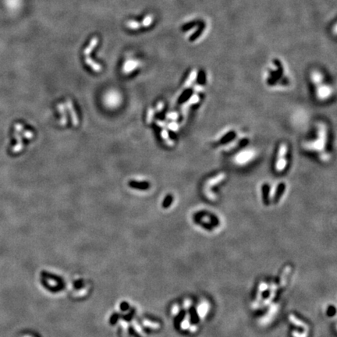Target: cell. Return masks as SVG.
<instances>
[{"label":"cell","instance_id":"6da1fadb","mask_svg":"<svg viewBox=\"0 0 337 337\" xmlns=\"http://www.w3.org/2000/svg\"><path fill=\"white\" fill-rule=\"evenodd\" d=\"M138 62L136 60H127L125 63L124 66V70L126 73H130V71L133 70L137 66H138Z\"/></svg>","mask_w":337,"mask_h":337},{"label":"cell","instance_id":"7a4b0ae2","mask_svg":"<svg viewBox=\"0 0 337 337\" xmlns=\"http://www.w3.org/2000/svg\"><path fill=\"white\" fill-rule=\"evenodd\" d=\"M97 44H98V38H93L91 40L90 44H89L87 48L84 49V51H83V54L85 55V56H88V55L92 52V50H94V48H95Z\"/></svg>","mask_w":337,"mask_h":337},{"label":"cell","instance_id":"3957f363","mask_svg":"<svg viewBox=\"0 0 337 337\" xmlns=\"http://www.w3.org/2000/svg\"><path fill=\"white\" fill-rule=\"evenodd\" d=\"M284 191H285L284 183H280V184L279 185V186H278L277 190H276V195H275V197H274V201L277 202V201H279V199L280 198L281 196L283 195Z\"/></svg>","mask_w":337,"mask_h":337},{"label":"cell","instance_id":"277c9868","mask_svg":"<svg viewBox=\"0 0 337 337\" xmlns=\"http://www.w3.org/2000/svg\"><path fill=\"white\" fill-rule=\"evenodd\" d=\"M126 25H127V27H128L129 29L130 30H137L142 27V24H140V23L137 22L135 20L127 21Z\"/></svg>","mask_w":337,"mask_h":337},{"label":"cell","instance_id":"5b68a950","mask_svg":"<svg viewBox=\"0 0 337 337\" xmlns=\"http://www.w3.org/2000/svg\"><path fill=\"white\" fill-rule=\"evenodd\" d=\"M86 63H87L88 65H89L90 66H92V69L94 70L95 71H100L101 70V66H100L99 64H97V63H95V62L93 61V60H92L91 58H89V57H86Z\"/></svg>","mask_w":337,"mask_h":337},{"label":"cell","instance_id":"8992f818","mask_svg":"<svg viewBox=\"0 0 337 337\" xmlns=\"http://www.w3.org/2000/svg\"><path fill=\"white\" fill-rule=\"evenodd\" d=\"M153 20H154V17H153L152 15H150V14L147 15V16L144 18L143 21H142V27H149V26L152 24Z\"/></svg>","mask_w":337,"mask_h":337},{"label":"cell","instance_id":"52a82bcc","mask_svg":"<svg viewBox=\"0 0 337 337\" xmlns=\"http://www.w3.org/2000/svg\"><path fill=\"white\" fill-rule=\"evenodd\" d=\"M204 27H205V25H204V23H201V27H200L199 29H198V31H196L195 33H194V34H193V35L191 36V41H194V40H196V39L198 38L199 37V36L201 35V34H202L203 31H204Z\"/></svg>","mask_w":337,"mask_h":337},{"label":"cell","instance_id":"ba28073f","mask_svg":"<svg viewBox=\"0 0 337 337\" xmlns=\"http://www.w3.org/2000/svg\"><path fill=\"white\" fill-rule=\"evenodd\" d=\"M289 318H290V321H292V322L294 323V325H296V326H300V327H301V328H304V329L306 328V326H305V325L303 324V323L300 320L297 319V318H296L295 316H294V315H290Z\"/></svg>","mask_w":337,"mask_h":337},{"label":"cell","instance_id":"9c48e42d","mask_svg":"<svg viewBox=\"0 0 337 337\" xmlns=\"http://www.w3.org/2000/svg\"><path fill=\"white\" fill-rule=\"evenodd\" d=\"M130 185L133 186V187L142 188V189L148 188V184L147 183H137V182H131V183H130Z\"/></svg>","mask_w":337,"mask_h":337},{"label":"cell","instance_id":"30bf717a","mask_svg":"<svg viewBox=\"0 0 337 337\" xmlns=\"http://www.w3.org/2000/svg\"><path fill=\"white\" fill-rule=\"evenodd\" d=\"M290 267H286V269H285L284 272H283V276H282V277H281L280 285H284L285 284V282H286V276H287L288 273L290 272Z\"/></svg>","mask_w":337,"mask_h":337},{"label":"cell","instance_id":"8fae6325","mask_svg":"<svg viewBox=\"0 0 337 337\" xmlns=\"http://www.w3.org/2000/svg\"><path fill=\"white\" fill-rule=\"evenodd\" d=\"M234 136H235L234 132H230V133H227V134L226 135V137H224V138H222V142L226 143V142H230V141H231V140L234 137Z\"/></svg>","mask_w":337,"mask_h":337},{"label":"cell","instance_id":"7c38bea8","mask_svg":"<svg viewBox=\"0 0 337 337\" xmlns=\"http://www.w3.org/2000/svg\"><path fill=\"white\" fill-rule=\"evenodd\" d=\"M198 24V21H192V22H191V23H189V24H186V25H185V27L183 28V29H184V30H189L190 28H192V27H194V26L196 25V24Z\"/></svg>","mask_w":337,"mask_h":337},{"label":"cell","instance_id":"4fadbf2b","mask_svg":"<svg viewBox=\"0 0 337 337\" xmlns=\"http://www.w3.org/2000/svg\"><path fill=\"white\" fill-rule=\"evenodd\" d=\"M171 202H172V197H171V196H168V197L165 198V201H164L163 206L165 208L168 207V205L171 204Z\"/></svg>","mask_w":337,"mask_h":337},{"label":"cell","instance_id":"5bb4252c","mask_svg":"<svg viewBox=\"0 0 337 337\" xmlns=\"http://www.w3.org/2000/svg\"><path fill=\"white\" fill-rule=\"evenodd\" d=\"M263 192L265 193V194H264V201H265V203H266V201H268V200H267V198H268V186H264Z\"/></svg>","mask_w":337,"mask_h":337},{"label":"cell","instance_id":"9a60e30c","mask_svg":"<svg viewBox=\"0 0 337 337\" xmlns=\"http://www.w3.org/2000/svg\"><path fill=\"white\" fill-rule=\"evenodd\" d=\"M191 91H190V90L186 91V92H185V93H184V95H183L182 97H180V101H184V100L186 99V98H188V97H189L190 95H191Z\"/></svg>","mask_w":337,"mask_h":337},{"label":"cell","instance_id":"2e32d148","mask_svg":"<svg viewBox=\"0 0 337 337\" xmlns=\"http://www.w3.org/2000/svg\"><path fill=\"white\" fill-rule=\"evenodd\" d=\"M335 308H333L332 306L329 307V310H328V315H329V316H332V315H335Z\"/></svg>","mask_w":337,"mask_h":337}]
</instances>
